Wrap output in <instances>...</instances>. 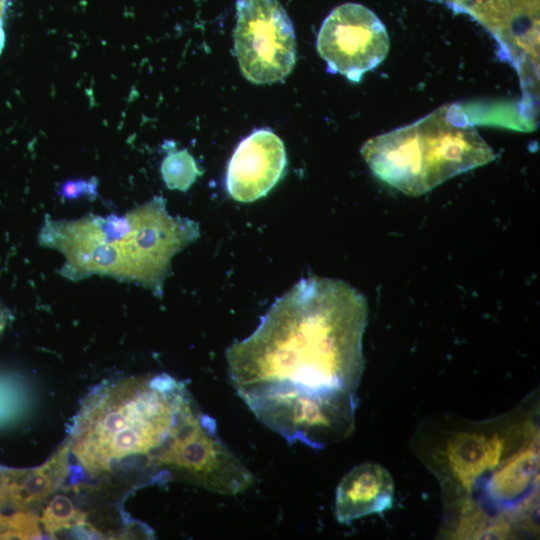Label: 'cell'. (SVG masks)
Wrapping results in <instances>:
<instances>
[{
  "label": "cell",
  "instance_id": "cell-1",
  "mask_svg": "<svg viewBox=\"0 0 540 540\" xmlns=\"http://www.w3.org/2000/svg\"><path fill=\"white\" fill-rule=\"evenodd\" d=\"M367 301L339 279H301L257 329L226 351L231 382L289 443L323 448L349 435L364 359Z\"/></svg>",
  "mask_w": 540,
  "mask_h": 540
},
{
  "label": "cell",
  "instance_id": "cell-2",
  "mask_svg": "<svg viewBox=\"0 0 540 540\" xmlns=\"http://www.w3.org/2000/svg\"><path fill=\"white\" fill-rule=\"evenodd\" d=\"M198 236L197 222L171 216L166 200L155 196L121 215L46 216L38 237L64 256L59 274L68 280L106 276L161 296L172 258Z\"/></svg>",
  "mask_w": 540,
  "mask_h": 540
},
{
  "label": "cell",
  "instance_id": "cell-3",
  "mask_svg": "<svg viewBox=\"0 0 540 540\" xmlns=\"http://www.w3.org/2000/svg\"><path fill=\"white\" fill-rule=\"evenodd\" d=\"M193 403L185 386L166 374L119 379L84 403L69 450L92 476L130 457H143L154 469L155 459Z\"/></svg>",
  "mask_w": 540,
  "mask_h": 540
},
{
  "label": "cell",
  "instance_id": "cell-4",
  "mask_svg": "<svg viewBox=\"0 0 540 540\" xmlns=\"http://www.w3.org/2000/svg\"><path fill=\"white\" fill-rule=\"evenodd\" d=\"M360 152L378 179L409 196L426 193L496 157L456 103L370 138Z\"/></svg>",
  "mask_w": 540,
  "mask_h": 540
},
{
  "label": "cell",
  "instance_id": "cell-5",
  "mask_svg": "<svg viewBox=\"0 0 540 540\" xmlns=\"http://www.w3.org/2000/svg\"><path fill=\"white\" fill-rule=\"evenodd\" d=\"M469 15L493 37L497 56L511 65L520 81V114L538 115L540 0H429Z\"/></svg>",
  "mask_w": 540,
  "mask_h": 540
},
{
  "label": "cell",
  "instance_id": "cell-6",
  "mask_svg": "<svg viewBox=\"0 0 540 540\" xmlns=\"http://www.w3.org/2000/svg\"><path fill=\"white\" fill-rule=\"evenodd\" d=\"M154 469L223 495L246 491L254 477L219 439L215 420L193 403L183 416Z\"/></svg>",
  "mask_w": 540,
  "mask_h": 540
},
{
  "label": "cell",
  "instance_id": "cell-7",
  "mask_svg": "<svg viewBox=\"0 0 540 540\" xmlns=\"http://www.w3.org/2000/svg\"><path fill=\"white\" fill-rule=\"evenodd\" d=\"M234 49L241 73L251 83L272 84L291 73L296 36L278 0H237Z\"/></svg>",
  "mask_w": 540,
  "mask_h": 540
},
{
  "label": "cell",
  "instance_id": "cell-8",
  "mask_svg": "<svg viewBox=\"0 0 540 540\" xmlns=\"http://www.w3.org/2000/svg\"><path fill=\"white\" fill-rule=\"evenodd\" d=\"M316 47L328 72L357 83L364 73L384 61L390 40L385 25L372 10L358 3H345L323 21Z\"/></svg>",
  "mask_w": 540,
  "mask_h": 540
},
{
  "label": "cell",
  "instance_id": "cell-9",
  "mask_svg": "<svg viewBox=\"0 0 540 540\" xmlns=\"http://www.w3.org/2000/svg\"><path fill=\"white\" fill-rule=\"evenodd\" d=\"M286 165L282 140L269 129L254 130L238 144L228 162L227 192L240 202L264 197L283 177Z\"/></svg>",
  "mask_w": 540,
  "mask_h": 540
},
{
  "label": "cell",
  "instance_id": "cell-10",
  "mask_svg": "<svg viewBox=\"0 0 540 540\" xmlns=\"http://www.w3.org/2000/svg\"><path fill=\"white\" fill-rule=\"evenodd\" d=\"M394 484L390 473L376 463H362L351 469L336 489L335 515L349 524L366 515L391 508Z\"/></svg>",
  "mask_w": 540,
  "mask_h": 540
},
{
  "label": "cell",
  "instance_id": "cell-11",
  "mask_svg": "<svg viewBox=\"0 0 540 540\" xmlns=\"http://www.w3.org/2000/svg\"><path fill=\"white\" fill-rule=\"evenodd\" d=\"M69 447L63 446L41 466L0 473V507L20 510L42 502L64 481L68 473Z\"/></svg>",
  "mask_w": 540,
  "mask_h": 540
},
{
  "label": "cell",
  "instance_id": "cell-12",
  "mask_svg": "<svg viewBox=\"0 0 540 540\" xmlns=\"http://www.w3.org/2000/svg\"><path fill=\"white\" fill-rule=\"evenodd\" d=\"M538 455L527 450L511 459L490 482V494L495 501H512L524 493L536 476Z\"/></svg>",
  "mask_w": 540,
  "mask_h": 540
},
{
  "label": "cell",
  "instance_id": "cell-13",
  "mask_svg": "<svg viewBox=\"0 0 540 540\" xmlns=\"http://www.w3.org/2000/svg\"><path fill=\"white\" fill-rule=\"evenodd\" d=\"M162 178L169 189L187 191L202 171L186 150H171L161 164Z\"/></svg>",
  "mask_w": 540,
  "mask_h": 540
},
{
  "label": "cell",
  "instance_id": "cell-14",
  "mask_svg": "<svg viewBox=\"0 0 540 540\" xmlns=\"http://www.w3.org/2000/svg\"><path fill=\"white\" fill-rule=\"evenodd\" d=\"M41 523L49 536H55L62 530L85 525V513L68 496L57 494L44 508Z\"/></svg>",
  "mask_w": 540,
  "mask_h": 540
},
{
  "label": "cell",
  "instance_id": "cell-15",
  "mask_svg": "<svg viewBox=\"0 0 540 540\" xmlns=\"http://www.w3.org/2000/svg\"><path fill=\"white\" fill-rule=\"evenodd\" d=\"M42 532L37 518L24 510L10 516L0 513V539H39Z\"/></svg>",
  "mask_w": 540,
  "mask_h": 540
},
{
  "label": "cell",
  "instance_id": "cell-16",
  "mask_svg": "<svg viewBox=\"0 0 540 540\" xmlns=\"http://www.w3.org/2000/svg\"><path fill=\"white\" fill-rule=\"evenodd\" d=\"M98 184L96 177L68 180L60 186L58 194L62 200H75L82 197L92 200L97 196Z\"/></svg>",
  "mask_w": 540,
  "mask_h": 540
}]
</instances>
